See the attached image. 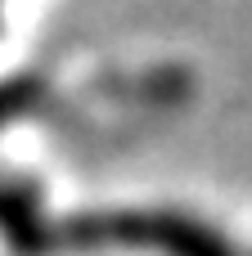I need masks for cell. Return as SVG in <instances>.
I'll return each instance as SVG.
<instances>
[{
	"label": "cell",
	"instance_id": "cell-3",
	"mask_svg": "<svg viewBox=\"0 0 252 256\" xmlns=\"http://www.w3.org/2000/svg\"><path fill=\"white\" fill-rule=\"evenodd\" d=\"M45 99V81L41 76H9L0 81V126L14 117H27L32 108H41Z\"/></svg>",
	"mask_w": 252,
	"mask_h": 256
},
{
	"label": "cell",
	"instance_id": "cell-2",
	"mask_svg": "<svg viewBox=\"0 0 252 256\" xmlns=\"http://www.w3.org/2000/svg\"><path fill=\"white\" fill-rule=\"evenodd\" d=\"M0 238L14 256H50L54 220L41 207V194L23 176H0Z\"/></svg>",
	"mask_w": 252,
	"mask_h": 256
},
{
	"label": "cell",
	"instance_id": "cell-1",
	"mask_svg": "<svg viewBox=\"0 0 252 256\" xmlns=\"http://www.w3.org/2000/svg\"><path fill=\"white\" fill-rule=\"evenodd\" d=\"M95 243L153 248L162 256H234V248L212 225L180 212H104V216H68L54 225V248H95Z\"/></svg>",
	"mask_w": 252,
	"mask_h": 256
}]
</instances>
